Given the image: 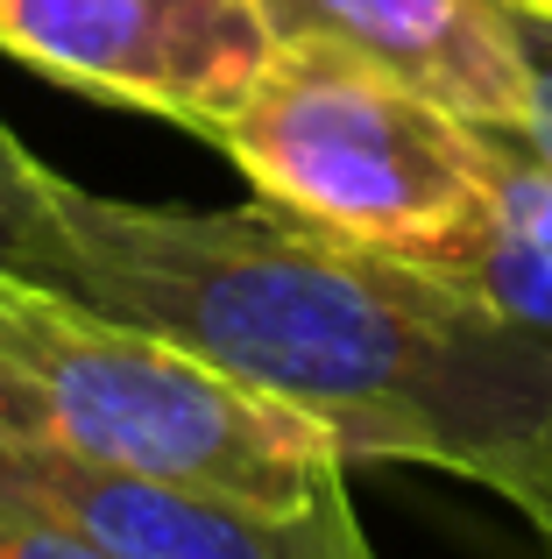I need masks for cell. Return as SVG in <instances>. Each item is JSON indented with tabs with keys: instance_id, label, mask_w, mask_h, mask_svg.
Returning <instances> with one entry per match:
<instances>
[{
	"instance_id": "obj_5",
	"label": "cell",
	"mask_w": 552,
	"mask_h": 559,
	"mask_svg": "<svg viewBox=\"0 0 552 559\" xmlns=\"http://www.w3.org/2000/svg\"><path fill=\"white\" fill-rule=\"evenodd\" d=\"M276 43H326L404 79L468 128H511L525 114L503 0H263Z\"/></svg>"
},
{
	"instance_id": "obj_6",
	"label": "cell",
	"mask_w": 552,
	"mask_h": 559,
	"mask_svg": "<svg viewBox=\"0 0 552 559\" xmlns=\"http://www.w3.org/2000/svg\"><path fill=\"white\" fill-rule=\"evenodd\" d=\"M432 276L552 341V170L503 128H482V205L475 227L432 262Z\"/></svg>"
},
{
	"instance_id": "obj_4",
	"label": "cell",
	"mask_w": 552,
	"mask_h": 559,
	"mask_svg": "<svg viewBox=\"0 0 552 559\" xmlns=\"http://www.w3.org/2000/svg\"><path fill=\"white\" fill-rule=\"evenodd\" d=\"M276 36L263 0H0V57L220 135Z\"/></svg>"
},
{
	"instance_id": "obj_2",
	"label": "cell",
	"mask_w": 552,
	"mask_h": 559,
	"mask_svg": "<svg viewBox=\"0 0 552 559\" xmlns=\"http://www.w3.org/2000/svg\"><path fill=\"white\" fill-rule=\"evenodd\" d=\"M0 453L184 481L269 510L347 481L326 425L43 276H0Z\"/></svg>"
},
{
	"instance_id": "obj_3",
	"label": "cell",
	"mask_w": 552,
	"mask_h": 559,
	"mask_svg": "<svg viewBox=\"0 0 552 559\" xmlns=\"http://www.w3.org/2000/svg\"><path fill=\"white\" fill-rule=\"evenodd\" d=\"M213 142L263 205L418 270H432L482 205V128L326 43H276Z\"/></svg>"
},
{
	"instance_id": "obj_10",
	"label": "cell",
	"mask_w": 552,
	"mask_h": 559,
	"mask_svg": "<svg viewBox=\"0 0 552 559\" xmlns=\"http://www.w3.org/2000/svg\"><path fill=\"white\" fill-rule=\"evenodd\" d=\"M539 8H552V0H539Z\"/></svg>"
},
{
	"instance_id": "obj_1",
	"label": "cell",
	"mask_w": 552,
	"mask_h": 559,
	"mask_svg": "<svg viewBox=\"0 0 552 559\" xmlns=\"http://www.w3.org/2000/svg\"><path fill=\"white\" fill-rule=\"evenodd\" d=\"M28 276L326 425L347 461L482 481L552 538V341L276 205H142L36 170Z\"/></svg>"
},
{
	"instance_id": "obj_9",
	"label": "cell",
	"mask_w": 552,
	"mask_h": 559,
	"mask_svg": "<svg viewBox=\"0 0 552 559\" xmlns=\"http://www.w3.org/2000/svg\"><path fill=\"white\" fill-rule=\"evenodd\" d=\"M0 559H113V552L93 546L79 524H64V518L0 489Z\"/></svg>"
},
{
	"instance_id": "obj_7",
	"label": "cell",
	"mask_w": 552,
	"mask_h": 559,
	"mask_svg": "<svg viewBox=\"0 0 552 559\" xmlns=\"http://www.w3.org/2000/svg\"><path fill=\"white\" fill-rule=\"evenodd\" d=\"M503 22H511L517 64H525V114L503 135L552 170V8H539V0H503Z\"/></svg>"
},
{
	"instance_id": "obj_8",
	"label": "cell",
	"mask_w": 552,
	"mask_h": 559,
	"mask_svg": "<svg viewBox=\"0 0 552 559\" xmlns=\"http://www.w3.org/2000/svg\"><path fill=\"white\" fill-rule=\"evenodd\" d=\"M36 156L22 150L8 121H0V276H28V248H36Z\"/></svg>"
}]
</instances>
